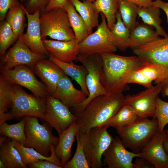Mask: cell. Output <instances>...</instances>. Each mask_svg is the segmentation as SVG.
I'll return each instance as SVG.
<instances>
[{
  "mask_svg": "<svg viewBox=\"0 0 168 168\" xmlns=\"http://www.w3.org/2000/svg\"><path fill=\"white\" fill-rule=\"evenodd\" d=\"M103 60L101 82L108 93H123L129 89L128 80L143 65L137 56H124L113 53L100 54Z\"/></svg>",
  "mask_w": 168,
  "mask_h": 168,
  "instance_id": "cell-1",
  "label": "cell"
},
{
  "mask_svg": "<svg viewBox=\"0 0 168 168\" xmlns=\"http://www.w3.org/2000/svg\"><path fill=\"white\" fill-rule=\"evenodd\" d=\"M126 104L123 93H108L92 99L76 115L79 133L102 125L114 116Z\"/></svg>",
  "mask_w": 168,
  "mask_h": 168,
  "instance_id": "cell-2",
  "label": "cell"
},
{
  "mask_svg": "<svg viewBox=\"0 0 168 168\" xmlns=\"http://www.w3.org/2000/svg\"><path fill=\"white\" fill-rule=\"evenodd\" d=\"M158 129L156 119L138 116L131 123L116 130L124 147L139 153Z\"/></svg>",
  "mask_w": 168,
  "mask_h": 168,
  "instance_id": "cell-3",
  "label": "cell"
},
{
  "mask_svg": "<svg viewBox=\"0 0 168 168\" xmlns=\"http://www.w3.org/2000/svg\"><path fill=\"white\" fill-rule=\"evenodd\" d=\"M46 98L29 94L18 85L13 84L11 94V110L0 119V124L23 116H35L43 120Z\"/></svg>",
  "mask_w": 168,
  "mask_h": 168,
  "instance_id": "cell-4",
  "label": "cell"
},
{
  "mask_svg": "<svg viewBox=\"0 0 168 168\" xmlns=\"http://www.w3.org/2000/svg\"><path fill=\"white\" fill-rule=\"evenodd\" d=\"M104 126L92 128L85 133H78L76 136L82 146L90 168L103 166L102 157L114 138Z\"/></svg>",
  "mask_w": 168,
  "mask_h": 168,
  "instance_id": "cell-5",
  "label": "cell"
},
{
  "mask_svg": "<svg viewBox=\"0 0 168 168\" xmlns=\"http://www.w3.org/2000/svg\"><path fill=\"white\" fill-rule=\"evenodd\" d=\"M40 22L42 40L47 36L60 41L76 39L68 14L63 8L44 12L40 17Z\"/></svg>",
  "mask_w": 168,
  "mask_h": 168,
  "instance_id": "cell-6",
  "label": "cell"
},
{
  "mask_svg": "<svg viewBox=\"0 0 168 168\" xmlns=\"http://www.w3.org/2000/svg\"><path fill=\"white\" fill-rule=\"evenodd\" d=\"M24 118L26 121L25 126L26 140L24 146L33 148L44 156H50V146L57 145L58 137L53 134L50 125L40 124L37 117L27 116Z\"/></svg>",
  "mask_w": 168,
  "mask_h": 168,
  "instance_id": "cell-7",
  "label": "cell"
},
{
  "mask_svg": "<svg viewBox=\"0 0 168 168\" xmlns=\"http://www.w3.org/2000/svg\"><path fill=\"white\" fill-rule=\"evenodd\" d=\"M77 60L83 65L88 71L86 83L89 92L85 100L75 108L78 114L93 98L108 93L101 82L103 60L100 54H94L86 56L79 54Z\"/></svg>",
  "mask_w": 168,
  "mask_h": 168,
  "instance_id": "cell-8",
  "label": "cell"
},
{
  "mask_svg": "<svg viewBox=\"0 0 168 168\" xmlns=\"http://www.w3.org/2000/svg\"><path fill=\"white\" fill-rule=\"evenodd\" d=\"M102 21L96 30L79 43V54L87 56L94 54L113 53L117 50L106 19L101 13Z\"/></svg>",
  "mask_w": 168,
  "mask_h": 168,
  "instance_id": "cell-9",
  "label": "cell"
},
{
  "mask_svg": "<svg viewBox=\"0 0 168 168\" xmlns=\"http://www.w3.org/2000/svg\"><path fill=\"white\" fill-rule=\"evenodd\" d=\"M1 75L13 84L23 86L36 96L45 99L49 95L44 83L36 78L32 69L26 65L16 66L8 70H1Z\"/></svg>",
  "mask_w": 168,
  "mask_h": 168,
  "instance_id": "cell-10",
  "label": "cell"
},
{
  "mask_svg": "<svg viewBox=\"0 0 168 168\" xmlns=\"http://www.w3.org/2000/svg\"><path fill=\"white\" fill-rule=\"evenodd\" d=\"M76 119L69 107L60 100L48 95L46 98L44 120L54 128L58 134L68 128Z\"/></svg>",
  "mask_w": 168,
  "mask_h": 168,
  "instance_id": "cell-11",
  "label": "cell"
},
{
  "mask_svg": "<svg viewBox=\"0 0 168 168\" xmlns=\"http://www.w3.org/2000/svg\"><path fill=\"white\" fill-rule=\"evenodd\" d=\"M45 56L32 51L20 37L9 50L1 58V70H8L22 65L32 68L39 60Z\"/></svg>",
  "mask_w": 168,
  "mask_h": 168,
  "instance_id": "cell-12",
  "label": "cell"
},
{
  "mask_svg": "<svg viewBox=\"0 0 168 168\" xmlns=\"http://www.w3.org/2000/svg\"><path fill=\"white\" fill-rule=\"evenodd\" d=\"M161 83L156 84L153 87L146 89L137 94L125 96L126 104L130 105L137 115L148 118L154 117L156 107V101L161 93Z\"/></svg>",
  "mask_w": 168,
  "mask_h": 168,
  "instance_id": "cell-13",
  "label": "cell"
},
{
  "mask_svg": "<svg viewBox=\"0 0 168 168\" xmlns=\"http://www.w3.org/2000/svg\"><path fill=\"white\" fill-rule=\"evenodd\" d=\"M103 156V166L108 168H133V159L141 157V154L127 150L120 138L116 136L114 138Z\"/></svg>",
  "mask_w": 168,
  "mask_h": 168,
  "instance_id": "cell-14",
  "label": "cell"
},
{
  "mask_svg": "<svg viewBox=\"0 0 168 168\" xmlns=\"http://www.w3.org/2000/svg\"><path fill=\"white\" fill-rule=\"evenodd\" d=\"M167 135L166 130L161 132L158 129L140 152L141 157L145 158L155 168H168V154L163 145Z\"/></svg>",
  "mask_w": 168,
  "mask_h": 168,
  "instance_id": "cell-15",
  "label": "cell"
},
{
  "mask_svg": "<svg viewBox=\"0 0 168 168\" xmlns=\"http://www.w3.org/2000/svg\"><path fill=\"white\" fill-rule=\"evenodd\" d=\"M27 19L26 33L20 37L22 41L33 52L46 56L49 53L45 47L41 37L40 28V11L37 10L34 13H29L24 7Z\"/></svg>",
  "mask_w": 168,
  "mask_h": 168,
  "instance_id": "cell-16",
  "label": "cell"
},
{
  "mask_svg": "<svg viewBox=\"0 0 168 168\" xmlns=\"http://www.w3.org/2000/svg\"><path fill=\"white\" fill-rule=\"evenodd\" d=\"M46 85L49 95L54 93L60 78L66 75L62 69L49 58L39 60L32 68Z\"/></svg>",
  "mask_w": 168,
  "mask_h": 168,
  "instance_id": "cell-17",
  "label": "cell"
},
{
  "mask_svg": "<svg viewBox=\"0 0 168 168\" xmlns=\"http://www.w3.org/2000/svg\"><path fill=\"white\" fill-rule=\"evenodd\" d=\"M42 41L49 55L64 62L77 60L79 41L76 39L67 41L45 39Z\"/></svg>",
  "mask_w": 168,
  "mask_h": 168,
  "instance_id": "cell-18",
  "label": "cell"
},
{
  "mask_svg": "<svg viewBox=\"0 0 168 168\" xmlns=\"http://www.w3.org/2000/svg\"><path fill=\"white\" fill-rule=\"evenodd\" d=\"M68 107L75 109L86 100L87 95L81 90L75 88L71 80L65 75L59 80L56 90L52 95Z\"/></svg>",
  "mask_w": 168,
  "mask_h": 168,
  "instance_id": "cell-19",
  "label": "cell"
},
{
  "mask_svg": "<svg viewBox=\"0 0 168 168\" xmlns=\"http://www.w3.org/2000/svg\"><path fill=\"white\" fill-rule=\"evenodd\" d=\"M79 129L78 126L75 121L58 135V142L55 147L54 150L57 157L60 161L63 168L70 160L72 156V145Z\"/></svg>",
  "mask_w": 168,
  "mask_h": 168,
  "instance_id": "cell-20",
  "label": "cell"
},
{
  "mask_svg": "<svg viewBox=\"0 0 168 168\" xmlns=\"http://www.w3.org/2000/svg\"><path fill=\"white\" fill-rule=\"evenodd\" d=\"M153 27L143 22L137 23L130 31V47L133 49L154 42L161 38Z\"/></svg>",
  "mask_w": 168,
  "mask_h": 168,
  "instance_id": "cell-21",
  "label": "cell"
},
{
  "mask_svg": "<svg viewBox=\"0 0 168 168\" xmlns=\"http://www.w3.org/2000/svg\"><path fill=\"white\" fill-rule=\"evenodd\" d=\"M49 58L58 65L65 74L75 81L79 85L81 90L87 96L89 95L86 83V78L88 71L83 64H76L73 61L64 62L57 59L52 56L49 55Z\"/></svg>",
  "mask_w": 168,
  "mask_h": 168,
  "instance_id": "cell-22",
  "label": "cell"
},
{
  "mask_svg": "<svg viewBox=\"0 0 168 168\" xmlns=\"http://www.w3.org/2000/svg\"><path fill=\"white\" fill-rule=\"evenodd\" d=\"M13 145L18 150L21 156L23 163L27 166L29 164L36 162L39 160H46L63 168L60 161L57 157L54 150L55 146H50L51 153L50 156H44L37 151L34 148L26 147L17 141L11 139Z\"/></svg>",
  "mask_w": 168,
  "mask_h": 168,
  "instance_id": "cell-23",
  "label": "cell"
},
{
  "mask_svg": "<svg viewBox=\"0 0 168 168\" xmlns=\"http://www.w3.org/2000/svg\"><path fill=\"white\" fill-rule=\"evenodd\" d=\"M76 10L81 16L91 33L93 28L98 26L100 13L93 2L84 0H70Z\"/></svg>",
  "mask_w": 168,
  "mask_h": 168,
  "instance_id": "cell-24",
  "label": "cell"
},
{
  "mask_svg": "<svg viewBox=\"0 0 168 168\" xmlns=\"http://www.w3.org/2000/svg\"><path fill=\"white\" fill-rule=\"evenodd\" d=\"M63 8L68 14L76 40L80 42L91 34L84 21L76 11L70 0H68Z\"/></svg>",
  "mask_w": 168,
  "mask_h": 168,
  "instance_id": "cell-25",
  "label": "cell"
},
{
  "mask_svg": "<svg viewBox=\"0 0 168 168\" xmlns=\"http://www.w3.org/2000/svg\"><path fill=\"white\" fill-rule=\"evenodd\" d=\"M133 50L134 54L145 61L159 64L168 68V56L151 44L134 49Z\"/></svg>",
  "mask_w": 168,
  "mask_h": 168,
  "instance_id": "cell-26",
  "label": "cell"
},
{
  "mask_svg": "<svg viewBox=\"0 0 168 168\" xmlns=\"http://www.w3.org/2000/svg\"><path fill=\"white\" fill-rule=\"evenodd\" d=\"M10 139H7L0 145V159L7 168H27V166L23 163L19 152L13 145Z\"/></svg>",
  "mask_w": 168,
  "mask_h": 168,
  "instance_id": "cell-27",
  "label": "cell"
},
{
  "mask_svg": "<svg viewBox=\"0 0 168 168\" xmlns=\"http://www.w3.org/2000/svg\"><path fill=\"white\" fill-rule=\"evenodd\" d=\"M160 9L153 5L147 7H138V14L143 22L154 27L160 36L167 38L168 35L161 25L162 20L160 17Z\"/></svg>",
  "mask_w": 168,
  "mask_h": 168,
  "instance_id": "cell-28",
  "label": "cell"
},
{
  "mask_svg": "<svg viewBox=\"0 0 168 168\" xmlns=\"http://www.w3.org/2000/svg\"><path fill=\"white\" fill-rule=\"evenodd\" d=\"M116 23L110 31L117 48L124 51L130 47V31L123 22L119 11L116 13Z\"/></svg>",
  "mask_w": 168,
  "mask_h": 168,
  "instance_id": "cell-29",
  "label": "cell"
},
{
  "mask_svg": "<svg viewBox=\"0 0 168 168\" xmlns=\"http://www.w3.org/2000/svg\"><path fill=\"white\" fill-rule=\"evenodd\" d=\"M24 8V6L18 1L9 9L6 17V20L18 39L23 34L25 27L26 14Z\"/></svg>",
  "mask_w": 168,
  "mask_h": 168,
  "instance_id": "cell-30",
  "label": "cell"
},
{
  "mask_svg": "<svg viewBox=\"0 0 168 168\" xmlns=\"http://www.w3.org/2000/svg\"><path fill=\"white\" fill-rule=\"evenodd\" d=\"M138 116L132 108L126 104L114 116L101 126L107 128L111 127L117 129L131 123Z\"/></svg>",
  "mask_w": 168,
  "mask_h": 168,
  "instance_id": "cell-31",
  "label": "cell"
},
{
  "mask_svg": "<svg viewBox=\"0 0 168 168\" xmlns=\"http://www.w3.org/2000/svg\"><path fill=\"white\" fill-rule=\"evenodd\" d=\"M26 119L24 117L19 122L8 124L6 122L0 124L1 135L15 140L25 146L26 138L25 132Z\"/></svg>",
  "mask_w": 168,
  "mask_h": 168,
  "instance_id": "cell-32",
  "label": "cell"
},
{
  "mask_svg": "<svg viewBox=\"0 0 168 168\" xmlns=\"http://www.w3.org/2000/svg\"><path fill=\"white\" fill-rule=\"evenodd\" d=\"M118 11L124 25L131 31L137 23L138 7L126 0H118Z\"/></svg>",
  "mask_w": 168,
  "mask_h": 168,
  "instance_id": "cell-33",
  "label": "cell"
},
{
  "mask_svg": "<svg viewBox=\"0 0 168 168\" xmlns=\"http://www.w3.org/2000/svg\"><path fill=\"white\" fill-rule=\"evenodd\" d=\"M93 3L99 12L105 16L108 27L111 30L116 22L118 0H96Z\"/></svg>",
  "mask_w": 168,
  "mask_h": 168,
  "instance_id": "cell-34",
  "label": "cell"
},
{
  "mask_svg": "<svg viewBox=\"0 0 168 168\" xmlns=\"http://www.w3.org/2000/svg\"><path fill=\"white\" fill-rule=\"evenodd\" d=\"M143 61L140 71L151 81H154L156 84L161 82L168 74V68L159 64Z\"/></svg>",
  "mask_w": 168,
  "mask_h": 168,
  "instance_id": "cell-35",
  "label": "cell"
},
{
  "mask_svg": "<svg viewBox=\"0 0 168 168\" xmlns=\"http://www.w3.org/2000/svg\"><path fill=\"white\" fill-rule=\"evenodd\" d=\"M13 84L0 75V119L11 108V94Z\"/></svg>",
  "mask_w": 168,
  "mask_h": 168,
  "instance_id": "cell-36",
  "label": "cell"
},
{
  "mask_svg": "<svg viewBox=\"0 0 168 168\" xmlns=\"http://www.w3.org/2000/svg\"><path fill=\"white\" fill-rule=\"evenodd\" d=\"M18 39L6 20L1 21L0 25V55L1 58L9 46Z\"/></svg>",
  "mask_w": 168,
  "mask_h": 168,
  "instance_id": "cell-37",
  "label": "cell"
},
{
  "mask_svg": "<svg viewBox=\"0 0 168 168\" xmlns=\"http://www.w3.org/2000/svg\"><path fill=\"white\" fill-rule=\"evenodd\" d=\"M77 145L75 154L64 166V168H90L82 145L76 136Z\"/></svg>",
  "mask_w": 168,
  "mask_h": 168,
  "instance_id": "cell-38",
  "label": "cell"
},
{
  "mask_svg": "<svg viewBox=\"0 0 168 168\" xmlns=\"http://www.w3.org/2000/svg\"><path fill=\"white\" fill-rule=\"evenodd\" d=\"M153 119H157L158 129L161 132L163 131L165 126L168 124V101H164L157 97L155 114Z\"/></svg>",
  "mask_w": 168,
  "mask_h": 168,
  "instance_id": "cell-39",
  "label": "cell"
},
{
  "mask_svg": "<svg viewBox=\"0 0 168 168\" xmlns=\"http://www.w3.org/2000/svg\"><path fill=\"white\" fill-rule=\"evenodd\" d=\"M152 82L143 75L139 69L135 72L130 77L128 83H136L143 86L146 88L153 86Z\"/></svg>",
  "mask_w": 168,
  "mask_h": 168,
  "instance_id": "cell-40",
  "label": "cell"
},
{
  "mask_svg": "<svg viewBox=\"0 0 168 168\" xmlns=\"http://www.w3.org/2000/svg\"><path fill=\"white\" fill-rule=\"evenodd\" d=\"M50 0H29L27 2L26 7L27 11L30 13L33 14L37 10L40 12L44 11L45 8Z\"/></svg>",
  "mask_w": 168,
  "mask_h": 168,
  "instance_id": "cell-41",
  "label": "cell"
},
{
  "mask_svg": "<svg viewBox=\"0 0 168 168\" xmlns=\"http://www.w3.org/2000/svg\"><path fill=\"white\" fill-rule=\"evenodd\" d=\"M18 0H0V20L4 21L6 18L7 11Z\"/></svg>",
  "mask_w": 168,
  "mask_h": 168,
  "instance_id": "cell-42",
  "label": "cell"
},
{
  "mask_svg": "<svg viewBox=\"0 0 168 168\" xmlns=\"http://www.w3.org/2000/svg\"><path fill=\"white\" fill-rule=\"evenodd\" d=\"M27 166L30 168H62L49 161L42 160L29 164Z\"/></svg>",
  "mask_w": 168,
  "mask_h": 168,
  "instance_id": "cell-43",
  "label": "cell"
},
{
  "mask_svg": "<svg viewBox=\"0 0 168 168\" xmlns=\"http://www.w3.org/2000/svg\"><path fill=\"white\" fill-rule=\"evenodd\" d=\"M150 44L160 49L168 56V37L161 38Z\"/></svg>",
  "mask_w": 168,
  "mask_h": 168,
  "instance_id": "cell-44",
  "label": "cell"
},
{
  "mask_svg": "<svg viewBox=\"0 0 168 168\" xmlns=\"http://www.w3.org/2000/svg\"><path fill=\"white\" fill-rule=\"evenodd\" d=\"M68 0H50L44 12L58 8H63Z\"/></svg>",
  "mask_w": 168,
  "mask_h": 168,
  "instance_id": "cell-45",
  "label": "cell"
},
{
  "mask_svg": "<svg viewBox=\"0 0 168 168\" xmlns=\"http://www.w3.org/2000/svg\"><path fill=\"white\" fill-rule=\"evenodd\" d=\"M133 168H152L154 166L144 158L137 157L133 162Z\"/></svg>",
  "mask_w": 168,
  "mask_h": 168,
  "instance_id": "cell-46",
  "label": "cell"
},
{
  "mask_svg": "<svg viewBox=\"0 0 168 168\" xmlns=\"http://www.w3.org/2000/svg\"><path fill=\"white\" fill-rule=\"evenodd\" d=\"M152 5L159 7L165 12L167 17L168 23V5L161 0H155L152 2Z\"/></svg>",
  "mask_w": 168,
  "mask_h": 168,
  "instance_id": "cell-47",
  "label": "cell"
},
{
  "mask_svg": "<svg viewBox=\"0 0 168 168\" xmlns=\"http://www.w3.org/2000/svg\"><path fill=\"white\" fill-rule=\"evenodd\" d=\"M136 5L139 7H147L152 5L154 0H126Z\"/></svg>",
  "mask_w": 168,
  "mask_h": 168,
  "instance_id": "cell-48",
  "label": "cell"
},
{
  "mask_svg": "<svg viewBox=\"0 0 168 168\" xmlns=\"http://www.w3.org/2000/svg\"><path fill=\"white\" fill-rule=\"evenodd\" d=\"M161 83V95L164 97L168 96V74Z\"/></svg>",
  "mask_w": 168,
  "mask_h": 168,
  "instance_id": "cell-49",
  "label": "cell"
},
{
  "mask_svg": "<svg viewBox=\"0 0 168 168\" xmlns=\"http://www.w3.org/2000/svg\"><path fill=\"white\" fill-rule=\"evenodd\" d=\"M163 145L165 151L168 154V134L164 139Z\"/></svg>",
  "mask_w": 168,
  "mask_h": 168,
  "instance_id": "cell-50",
  "label": "cell"
},
{
  "mask_svg": "<svg viewBox=\"0 0 168 168\" xmlns=\"http://www.w3.org/2000/svg\"><path fill=\"white\" fill-rule=\"evenodd\" d=\"M6 137H1L0 138V145L2 144L7 139Z\"/></svg>",
  "mask_w": 168,
  "mask_h": 168,
  "instance_id": "cell-51",
  "label": "cell"
},
{
  "mask_svg": "<svg viewBox=\"0 0 168 168\" xmlns=\"http://www.w3.org/2000/svg\"><path fill=\"white\" fill-rule=\"evenodd\" d=\"M0 168H7L4 163L0 159Z\"/></svg>",
  "mask_w": 168,
  "mask_h": 168,
  "instance_id": "cell-52",
  "label": "cell"
},
{
  "mask_svg": "<svg viewBox=\"0 0 168 168\" xmlns=\"http://www.w3.org/2000/svg\"><path fill=\"white\" fill-rule=\"evenodd\" d=\"M22 3L25 2L26 1L28 2L29 0H19Z\"/></svg>",
  "mask_w": 168,
  "mask_h": 168,
  "instance_id": "cell-53",
  "label": "cell"
},
{
  "mask_svg": "<svg viewBox=\"0 0 168 168\" xmlns=\"http://www.w3.org/2000/svg\"><path fill=\"white\" fill-rule=\"evenodd\" d=\"M85 0L93 2L96 0Z\"/></svg>",
  "mask_w": 168,
  "mask_h": 168,
  "instance_id": "cell-54",
  "label": "cell"
},
{
  "mask_svg": "<svg viewBox=\"0 0 168 168\" xmlns=\"http://www.w3.org/2000/svg\"><path fill=\"white\" fill-rule=\"evenodd\" d=\"M166 133L168 134V129L166 130Z\"/></svg>",
  "mask_w": 168,
  "mask_h": 168,
  "instance_id": "cell-55",
  "label": "cell"
},
{
  "mask_svg": "<svg viewBox=\"0 0 168 168\" xmlns=\"http://www.w3.org/2000/svg\"><path fill=\"white\" fill-rule=\"evenodd\" d=\"M167 4L168 5V2H167Z\"/></svg>",
  "mask_w": 168,
  "mask_h": 168,
  "instance_id": "cell-56",
  "label": "cell"
}]
</instances>
